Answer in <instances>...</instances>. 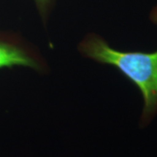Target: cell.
I'll use <instances>...</instances> for the list:
<instances>
[{"label": "cell", "mask_w": 157, "mask_h": 157, "mask_svg": "<svg viewBox=\"0 0 157 157\" xmlns=\"http://www.w3.org/2000/svg\"><path fill=\"white\" fill-rule=\"evenodd\" d=\"M78 50L85 58L116 68L136 86L144 102L140 126L149 124L157 115V50L146 52L116 50L96 34L84 37Z\"/></svg>", "instance_id": "obj_1"}, {"label": "cell", "mask_w": 157, "mask_h": 157, "mask_svg": "<svg viewBox=\"0 0 157 157\" xmlns=\"http://www.w3.org/2000/svg\"><path fill=\"white\" fill-rule=\"evenodd\" d=\"M13 66L40 69L41 64L36 58L24 49L9 43L0 42V68Z\"/></svg>", "instance_id": "obj_2"}, {"label": "cell", "mask_w": 157, "mask_h": 157, "mask_svg": "<svg viewBox=\"0 0 157 157\" xmlns=\"http://www.w3.org/2000/svg\"><path fill=\"white\" fill-rule=\"evenodd\" d=\"M40 15L44 17H46L50 13L55 0H34Z\"/></svg>", "instance_id": "obj_3"}, {"label": "cell", "mask_w": 157, "mask_h": 157, "mask_svg": "<svg viewBox=\"0 0 157 157\" xmlns=\"http://www.w3.org/2000/svg\"><path fill=\"white\" fill-rule=\"evenodd\" d=\"M149 18L154 24L157 25V5L154 6L149 14Z\"/></svg>", "instance_id": "obj_4"}]
</instances>
